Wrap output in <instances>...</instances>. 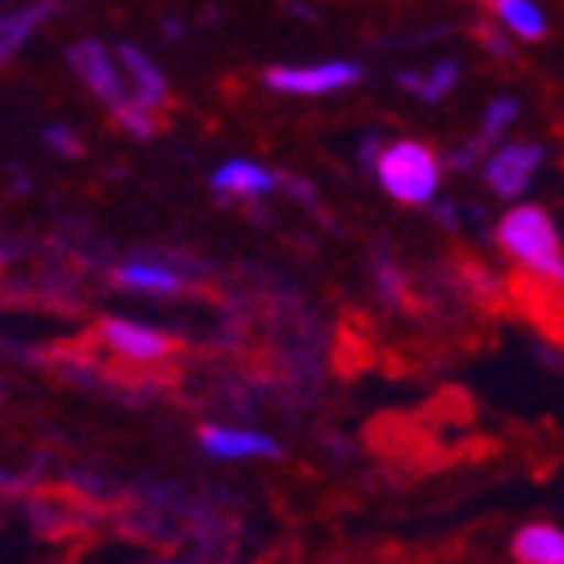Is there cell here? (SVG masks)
<instances>
[{"label": "cell", "mask_w": 564, "mask_h": 564, "mask_svg": "<svg viewBox=\"0 0 564 564\" xmlns=\"http://www.w3.org/2000/svg\"><path fill=\"white\" fill-rule=\"evenodd\" d=\"M497 245L506 249L510 262H520L524 271H533L538 280H551V285H564V245L555 221L533 208V204H514L501 226H497Z\"/></svg>", "instance_id": "cell-1"}, {"label": "cell", "mask_w": 564, "mask_h": 564, "mask_svg": "<svg viewBox=\"0 0 564 564\" xmlns=\"http://www.w3.org/2000/svg\"><path fill=\"white\" fill-rule=\"evenodd\" d=\"M375 176L398 204H430L438 195L443 167L420 140H393L389 150L375 154Z\"/></svg>", "instance_id": "cell-2"}, {"label": "cell", "mask_w": 564, "mask_h": 564, "mask_svg": "<svg viewBox=\"0 0 564 564\" xmlns=\"http://www.w3.org/2000/svg\"><path fill=\"white\" fill-rule=\"evenodd\" d=\"M361 82V68L348 59H325V64H280L267 73V86L280 96H335Z\"/></svg>", "instance_id": "cell-3"}, {"label": "cell", "mask_w": 564, "mask_h": 564, "mask_svg": "<svg viewBox=\"0 0 564 564\" xmlns=\"http://www.w3.org/2000/svg\"><path fill=\"white\" fill-rule=\"evenodd\" d=\"M68 64L77 68L82 86L96 100H105L113 113L127 109V82H122L118 51H109V45H100V41H82V45H73V51H68Z\"/></svg>", "instance_id": "cell-4"}, {"label": "cell", "mask_w": 564, "mask_h": 564, "mask_svg": "<svg viewBox=\"0 0 564 564\" xmlns=\"http://www.w3.org/2000/svg\"><path fill=\"white\" fill-rule=\"evenodd\" d=\"M542 163H546L542 145H520V140H510V145H501V150L488 159L484 176H488V185H492L501 199H520L529 185H533V176H538Z\"/></svg>", "instance_id": "cell-5"}, {"label": "cell", "mask_w": 564, "mask_h": 564, "mask_svg": "<svg viewBox=\"0 0 564 564\" xmlns=\"http://www.w3.org/2000/svg\"><path fill=\"white\" fill-rule=\"evenodd\" d=\"M118 64H122V82H127V105L159 113L167 100V86H163V73L154 68V59L145 51H135V45H118Z\"/></svg>", "instance_id": "cell-6"}, {"label": "cell", "mask_w": 564, "mask_h": 564, "mask_svg": "<svg viewBox=\"0 0 564 564\" xmlns=\"http://www.w3.org/2000/svg\"><path fill=\"white\" fill-rule=\"evenodd\" d=\"M100 335H105V344H109L118 357H127V361L154 366V361H163V357L172 352V339H163L154 325H140V321H105Z\"/></svg>", "instance_id": "cell-7"}, {"label": "cell", "mask_w": 564, "mask_h": 564, "mask_svg": "<svg viewBox=\"0 0 564 564\" xmlns=\"http://www.w3.org/2000/svg\"><path fill=\"white\" fill-rule=\"evenodd\" d=\"M204 452L217 460H249V456H275V443L258 430H230V425H208L199 434Z\"/></svg>", "instance_id": "cell-8"}, {"label": "cell", "mask_w": 564, "mask_h": 564, "mask_svg": "<svg viewBox=\"0 0 564 564\" xmlns=\"http://www.w3.org/2000/svg\"><path fill=\"white\" fill-rule=\"evenodd\" d=\"M213 185L221 195H240V199H258L267 191H275V176L262 167V163H249V159H230L213 172Z\"/></svg>", "instance_id": "cell-9"}, {"label": "cell", "mask_w": 564, "mask_h": 564, "mask_svg": "<svg viewBox=\"0 0 564 564\" xmlns=\"http://www.w3.org/2000/svg\"><path fill=\"white\" fill-rule=\"evenodd\" d=\"M514 564H564V533L551 524H524L510 542Z\"/></svg>", "instance_id": "cell-10"}, {"label": "cell", "mask_w": 564, "mask_h": 564, "mask_svg": "<svg viewBox=\"0 0 564 564\" xmlns=\"http://www.w3.org/2000/svg\"><path fill=\"white\" fill-rule=\"evenodd\" d=\"M118 285L135 294H176L181 290V271L167 262H122L118 267Z\"/></svg>", "instance_id": "cell-11"}, {"label": "cell", "mask_w": 564, "mask_h": 564, "mask_svg": "<svg viewBox=\"0 0 564 564\" xmlns=\"http://www.w3.org/2000/svg\"><path fill=\"white\" fill-rule=\"evenodd\" d=\"M497 19L520 41H542L546 36V14L538 10V0H497Z\"/></svg>", "instance_id": "cell-12"}, {"label": "cell", "mask_w": 564, "mask_h": 564, "mask_svg": "<svg viewBox=\"0 0 564 564\" xmlns=\"http://www.w3.org/2000/svg\"><path fill=\"white\" fill-rule=\"evenodd\" d=\"M51 14V10H23V14H10V19H0V59H10L19 45L36 32V23Z\"/></svg>", "instance_id": "cell-13"}, {"label": "cell", "mask_w": 564, "mask_h": 564, "mask_svg": "<svg viewBox=\"0 0 564 564\" xmlns=\"http://www.w3.org/2000/svg\"><path fill=\"white\" fill-rule=\"evenodd\" d=\"M514 118H520V105H514V100H492V109H488V118L479 127V140H497Z\"/></svg>", "instance_id": "cell-14"}, {"label": "cell", "mask_w": 564, "mask_h": 564, "mask_svg": "<svg viewBox=\"0 0 564 564\" xmlns=\"http://www.w3.org/2000/svg\"><path fill=\"white\" fill-rule=\"evenodd\" d=\"M452 82H456V68L452 64H443V68H434V77L430 82H415V77H402V86H411L420 100H438L443 90H452Z\"/></svg>", "instance_id": "cell-15"}, {"label": "cell", "mask_w": 564, "mask_h": 564, "mask_svg": "<svg viewBox=\"0 0 564 564\" xmlns=\"http://www.w3.org/2000/svg\"><path fill=\"white\" fill-rule=\"evenodd\" d=\"M488 6H497V0H488Z\"/></svg>", "instance_id": "cell-16"}]
</instances>
